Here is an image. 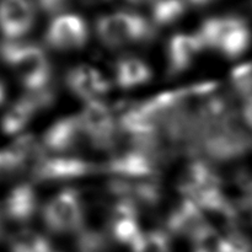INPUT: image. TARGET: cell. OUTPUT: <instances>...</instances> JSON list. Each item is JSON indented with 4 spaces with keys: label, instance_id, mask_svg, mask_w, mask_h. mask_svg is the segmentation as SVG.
<instances>
[{
    "label": "cell",
    "instance_id": "1",
    "mask_svg": "<svg viewBox=\"0 0 252 252\" xmlns=\"http://www.w3.org/2000/svg\"><path fill=\"white\" fill-rule=\"evenodd\" d=\"M0 61L15 73L26 93L52 85L53 69L46 51L36 43L25 41H2Z\"/></svg>",
    "mask_w": 252,
    "mask_h": 252
},
{
    "label": "cell",
    "instance_id": "2",
    "mask_svg": "<svg viewBox=\"0 0 252 252\" xmlns=\"http://www.w3.org/2000/svg\"><path fill=\"white\" fill-rule=\"evenodd\" d=\"M96 33L103 46L116 49L150 42L155 37V29L140 15L117 11L97 20Z\"/></svg>",
    "mask_w": 252,
    "mask_h": 252
},
{
    "label": "cell",
    "instance_id": "3",
    "mask_svg": "<svg viewBox=\"0 0 252 252\" xmlns=\"http://www.w3.org/2000/svg\"><path fill=\"white\" fill-rule=\"evenodd\" d=\"M41 218L47 230L56 235L78 234L85 224V206L78 189H64L41 207Z\"/></svg>",
    "mask_w": 252,
    "mask_h": 252
},
{
    "label": "cell",
    "instance_id": "4",
    "mask_svg": "<svg viewBox=\"0 0 252 252\" xmlns=\"http://www.w3.org/2000/svg\"><path fill=\"white\" fill-rule=\"evenodd\" d=\"M166 158L150 150L128 147L112 154L101 165V172L110 179L158 180L162 172Z\"/></svg>",
    "mask_w": 252,
    "mask_h": 252
},
{
    "label": "cell",
    "instance_id": "5",
    "mask_svg": "<svg viewBox=\"0 0 252 252\" xmlns=\"http://www.w3.org/2000/svg\"><path fill=\"white\" fill-rule=\"evenodd\" d=\"M86 142L98 152H113L122 138L117 115L102 100L84 103L78 113Z\"/></svg>",
    "mask_w": 252,
    "mask_h": 252
},
{
    "label": "cell",
    "instance_id": "6",
    "mask_svg": "<svg viewBox=\"0 0 252 252\" xmlns=\"http://www.w3.org/2000/svg\"><path fill=\"white\" fill-rule=\"evenodd\" d=\"M101 172V165L78 155H51L42 158L30 171L32 182L58 184L85 179Z\"/></svg>",
    "mask_w": 252,
    "mask_h": 252
},
{
    "label": "cell",
    "instance_id": "7",
    "mask_svg": "<svg viewBox=\"0 0 252 252\" xmlns=\"http://www.w3.org/2000/svg\"><path fill=\"white\" fill-rule=\"evenodd\" d=\"M56 98V89L52 85L26 93L5 111L0 118V129L5 135H19L38 113L51 108Z\"/></svg>",
    "mask_w": 252,
    "mask_h": 252
},
{
    "label": "cell",
    "instance_id": "8",
    "mask_svg": "<svg viewBox=\"0 0 252 252\" xmlns=\"http://www.w3.org/2000/svg\"><path fill=\"white\" fill-rule=\"evenodd\" d=\"M39 138L47 154L51 155H73L71 153L86 142L78 115L63 116L56 120Z\"/></svg>",
    "mask_w": 252,
    "mask_h": 252
},
{
    "label": "cell",
    "instance_id": "9",
    "mask_svg": "<svg viewBox=\"0 0 252 252\" xmlns=\"http://www.w3.org/2000/svg\"><path fill=\"white\" fill-rule=\"evenodd\" d=\"M217 189H223V180L213 165L202 158L189 160L177 181V191L182 198L192 201Z\"/></svg>",
    "mask_w": 252,
    "mask_h": 252
},
{
    "label": "cell",
    "instance_id": "10",
    "mask_svg": "<svg viewBox=\"0 0 252 252\" xmlns=\"http://www.w3.org/2000/svg\"><path fill=\"white\" fill-rule=\"evenodd\" d=\"M44 39L47 46L56 51H78L88 43L89 30L80 16L63 14L52 20L44 34Z\"/></svg>",
    "mask_w": 252,
    "mask_h": 252
},
{
    "label": "cell",
    "instance_id": "11",
    "mask_svg": "<svg viewBox=\"0 0 252 252\" xmlns=\"http://www.w3.org/2000/svg\"><path fill=\"white\" fill-rule=\"evenodd\" d=\"M65 86L84 103L102 100L111 90L107 76L90 64H78L65 74Z\"/></svg>",
    "mask_w": 252,
    "mask_h": 252
},
{
    "label": "cell",
    "instance_id": "12",
    "mask_svg": "<svg viewBox=\"0 0 252 252\" xmlns=\"http://www.w3.org/2000/svg\"><path fill=\"white\" fill-rule=\"evenodd\" d=\"M107 191L115 199L127 201L139 211L155 208L162 199V186L160 180H122L110 179Z\"/></svg>",
    "mask_w": 252,
    "mask_h": 252
},
{
    "label": "cell",
    "instance_id": "13",
    "mask_svg": "<svg viewBox=\"0 0 252 252\" xmlns=\"http://www.w3.org/2000/svg\"><path fill=\"white\" fill-rule=\"evenodd\" d=\"M139 213L140 211L134 204L127 201L115 199L106 228L111 240L132 248L144 233V229L140 225Z\"/></svg>",
    "mask_w": 252,
    "mask_h": 252
},
{
    "label": "cell",
    "instance_id": "14",
    "mask_svg": "<svg viewBox=\"0 0 252 252\" xmlns=\"http://www.w3.org/2000/svg\"><path fill=\"white\" fill-rule=\"evenodd\" d=\"M34 20L31 0H0V32L6 41H20L31 31Z\"/></svg>",
    "mask_w": 252,
    "mask_h": 252
},
{
    "label": "cell",
    "instance_id": "15",
    "mask_svg": "<svg viewBox=\"0 0 252 252\" xmlns=\"http://www.w3.org/2000/svg\"><path fill=\"white\" fill-rule=\"evenodd\" d=\"M41 212L39 197L33 182H21L12 187L2 203V217L16 224H27Z\"/></svg>",
    "mask_w": 252,
    "mask_h": 252
},
{
    "label": "cell",
    "instance_id": "16",
    "mask_svg": "<svg viewBox=\"0 0 252 252\" xmlns=\"http://www.w3.org/2000/svg\"><path fill=\"white\" fill-rule=\"evenodd\" d=\"M204 51L202 42L194 33H176L166 47V73L175 78L189 70Z\"/></svg>",
    "mask_w": 252,
    "mask_h": 252
},
{
    "label": "cell",
    "instance_id": "17",
    "mask_svg": "<svg viewBox=\"0 0 252 252\" xmlns=\"http://www.w3.org/2000/svg\"><path fill=\"white\" fill-rule=\"evenodd\" d=\"M206 226L208 225L196 202L189 198H181L167 214L165 230L170 236H182L192 240Z\"/></svg>",
    "mask_w": 252,
    "mask_h": 252
},
{
    "label": "cell",
    "instance_id": "18",
    "mask_svg": "<svg viewBox=\"0 0 252 252\" xmlns=\"http://www.w3.org/2000/svg\"><path fill=\"white\" fill-rule=\"evenodd\" d=\"M113 76L118 88L130 90L149 83L153 78V70L143 59L137 57H123L115 63Z\"/></svg>",
    "mask_w": 252,
    "mask_h": 252
},
{
    "label": "cell",
    "instance_id": "19",
    "mask_svg": "<svg viewBox=\"0 0 252 252\" xmlns=\"http://www.w3.org/2000/svg\"><path fill=\"white\" fill-rule=\"evenodd\" d=\"M240 17L236 16H223V17H211L206 20L196 34L199 41L203 44L204 49H213L217 51L219 44L221 43L224 37L226 36L231 27L239 21Z\"/></svg>",
    "mask_w": 252,
    "mask_h": 252
},
{
    "label": "cell",
    "instance_id": "20",
    "mask_svg": "<svg viewBox=\"0 0 252 252\" xmlns=\"http://www.w3.org/2000/svg\"><path fill=\"white\" fill-rule=\"evenodd\" d=\"M251 43V31L243 19L231 27L230 31L226 33L221 43L219 44L217 52L229 59H235L243 56Z\"/></svg>",
    "mask_w": 252,
    "mask_h": 252
},
{
    "label": "cell",
    "instance_id": "21",
    "mask_svg": "<svg viewBox=\"0 0 252 252\" xmlns=\"http://www.w3.org/2000/svg\"><path fill=\"white\" fill-rule=\"evenodd\" d=\"M10 252H53L51 241L32 229H24L11 236L9 241Z\"/></svg>",
    "mask_w": 252,
    "mask_h": 252
},
{
    "label": "cell",
    "instance_id": "22",
    "mask_svg": "<svg viewBox=\"0 0 252 252\" xmlns=\"http://www.w3.org/2000/svg\"><path fill=\"white\" fill-rule=\"evenodd\" d=\"M185 0H155L153 2V22L157 26H171L185 15Z\"/></svg>",
    "mask_w": 252,
    "mask_h": 252
},
{
    "label": "cell",
    "instance_id": "23",
    "mask_svg": "<svg viewBox=\"0 0 252 252\" xmlns=\"http://www.w3.org/2000/svg\"><path fill=\"white\" fill-rule=\"evenodd\" d=\"M111 238L107 230L84 226L76 234L78 252H108Z\"/></svg>",
    "mask_w": 252,
    "mask_h": 252
},
{
    "label": "cell",
    "instance_id": "24",
    "mask_svg": "<svg viewBox=\"0 0 252 252\" xmlns=\"http://www.w3.org/2000/svg\"><path fill=\"white\" fill-rule=\"evenodd\" d=\"M132 252H171V236L165 229H152L140 235Z\"/></svg>",
    "mask_w": 252,
    "mask_h": 252
},
{
    "label": "cell",
    "instance_id": "25",
    "mask_svg": "<svg viewBox=\"0 0 252 252\" xmlns=\"http://www.w3.org/2000/svg\"><path fill=\"white\" fill-rule=\"evenodd\" d=\"M230 86L234 94L243 100L252 96V62L236 65L230 71Z\"/></svg>",
    "mask_w": 252,
    "mask_h": 252
},
{
    "label": "cell",
    "instance_id": "26",
    "mask_svg": "<svg viewBox=\"0 0 252 252\" xmlns=\"http://www.w3.org/2000/svg\"><path fill=\"white\" fill-rule=\"evenodd\" d=\"M220 252H252L250 240L240 230L221 235Z\"/></svg>",
    "mask_w": 252,
    "mask_h": 252
},
{
    "label": "cell",
    "instance_id": "27",
    "mask_svg": "<svg viewBox=\"0 0 252 252\" xmlns=\"http://www.w3.org/2000/svg\"><path fill=\"white\" fill-rule=\"evenodd\" d=\"M68 2L69 0H37V4L41 7L42 11L46 14L56 15V16L64 14L63 11L68 6Z\"/></svg>",
    "mask_w": 252,
    "mask_h": 252
},
{
    "label": "cell",
    "instance_id": "28",
    "mask_svg": "<svg viewBox=\"0 0 252 252\" xmlns=\"http://www.w3.org/2000/svg\"><path fill=\"white\" fill-rule=\"evenodd\" d=\"M11 175H15L11 161H10L5 149H0V177L11 176Z\"/></svg>",
    "mask_w": 252,
    "mask_h": 252
},
{
    "label": "cell",
    "instance_id": "29",
    "mask_svg": "<svg viewBox=\"0 0 252 252\" xmlns=\"http://www.w3.org/2000/svg\"><path fill=\"white\" fill-rule=\"evenodd\" d=\"M189 4L192 5H197V6H202V5H207L209 2H212L213 0H187Z\"/></svg>",
    "mask_w": 252,
    "mask_h": 252
},
{
    "label": "cell",
    "instance_id": "30",
    "mask_svg": "<svg viewBox=\"0 0 252 252\" xmlns=\"http://www.w3.org/2000/svg\"><path fill=\"white\" fill-rule=\"evenodd\" d=\"M5 97H6V90H5V86L2 84V81L0 80V105L4 102Z\"/></svg>",
    "mask_w": 252,
    "mask_h": 252
},
{
    "label": "cell",
    "instance_id": "31",
    "mask_svg": "<svg viewBox=\"0 0 252 252\" xmlns=\"http://www.w3.org/2000/svg\"><path fill=\"white\" fill-rule=\"evenodd\" d=\"M2 231H4V217H2L1 211H0V238L2 235Z\"/></svg>",
    "mask_w": 252,
    "mask_h": 252
},
{
    "label": "cell",
    "instance_id": "32",
    "mask_svg": "<svg viewBox=\"0 0 252 252\" xmlns=\"http://www.w3.org/2000/svg\"><path fill=\"white\" fill-rule=\"evenodd\" d=\"M248 189H249V193H250V196H252V181L248 184Z\"/></svg>",
    "mask_w": 252,
    "mask_h": 252
},
{
    "label": "cell",
    "instance_id": "33",
    "mask_svg": "<svg viewBox=\"0 0 252 252\" xmlns=\"http://www.w3.org/2000/svg\"><path fill=\"white\" fill-rule=\"evenodd\" d=\"M86 1H97V0H86Z\"/></svg>",
    "mask_w": 252,
    "mask_h": 252
},
{
    "label": "cell",
    "instance_id": "34",
    "mask_svg": "<svg viewBox=\"0 0 252 252\" xmlns=\"http://www.w3.org/2000/svg\"><path fill=\"white\" fill-rule=\"evenodd\" d=\"M53 252H54V251H53Z\"/></svg>",
    "mask_w": 252,
    "mask_h": 252
}]
</instances>
